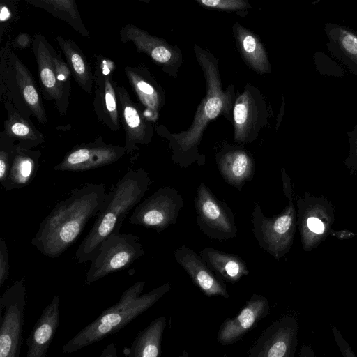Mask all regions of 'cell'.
<instances>
[{"label":"cell","mask_w":357,"mask_h":357,"mask_svg":"<svg viewBox=\"0 0 357 357\" xmlns=\"http://www.w3.org/2000/svg\"><path fill=\"white\" fill-rule=\"evenodd\" d=\"M297 226L303 249L311 252L328 236L335 221V208L326 197L305 192L297 197Z\"/></svg>","instance_id":"52a82bcc"},{"label":"cell","mask_w":357,"mask_h":357,"mask_svg":"<svg viewBox=\"0 0 357 357\" xmlns=\"http://www.w3.org/2000/svg\"><path fill=\"white\" fill-rule=\"evenodd\" d=\"M14 6L11 2H2L0 6V38H1L5 28L13 19Z\"/></svg>","instance_id":"e575fe53"},{"label":"cell","mask_w":357,"mask_h":357,"mask_svg":"<svg viewBox=\"0 0 357 357\" xmlns=\"http://www.w3.org/2000/svg\"><path fill=\"white\" fill-rule=\"evenodd\" d=\"M183 206V199L178 190L162 187L137 205L129 221L161 232L176 223Z\"/></svg>","instance_id":"7c38bea8"},{"label":"cell","mask_w":357,"mask_h":357,"mask_svg":"<svg viewBox=\"0 0 357 357\" xmlns=\"http://www.w3.org/2000/svg\"><path fill=\"white\" fill-rule=\"evenodd\" d=\"M298 357H317L310 345L304 344L300 349Z\"/></svg>","instance_id":"f35d334b"},{"label":"cell","mask_w":357,"mask_h":357,"mask_svg":"<svg viewBox=\"0 0 357 357\" xmlns=\"http://www.w3.org/2000/svg\"><path fill=\"white\" fill-rule=\"evenodd\" d=\"M1 101L9 102L20 112L39 123H47V116L40 92L31 72L12 50L10 45L0 53Z\"/></svg>","instance_id":"5b68a950"},{"label":"cell","mask_w":357,"mask_h":357,"mask_svg":"<svg viewBox=\"0 0 357 357\" xmlns=\"http://www.w3.org/2000/svg\"><path fill=\"white\" fill-rule=\"evenodd\" d=\"M223 357H227L226 356H223Z\"/></svg>","instance_id":"60d3db41"},{"label":"cell","mask_w":357,"mask_h":357,"mask_svg":"<svg viewBox=\"0 0 357 357\" xmlns=\"http://www.w3.org/2000/svg\"><path fill=\"white\" fill-rule=\"evenodd\" d=\"M194 205L197 225L206 237L225 241L236 236L237 228L231 208L202 182L197 188Z\"/></svg>","instance_id":"8fae6325"},{"label":"cell","mask_w":357,"mask_h":357,"mask_svg":"<svg viewBox=\"0 0 357 357\" xmlns=\"http://www.w3.org/2000/svg\"><path fill=\"white\" fill-rule=\"evenodd\" d=\"M195 57L204 76L206 93L198 105L192 124L187 130L170 133L163 126L155 130L169 141L172 160L176 165L187 168L194 162L204 165L205 156L198 148L204 132L209 122L222 115L233 121V108L236 96L233 85L223 90L218 68L219 60L209 51L194 45Z\"/></svg>","instance_id":"6da1fadb"},{"label":"cell","mask_w":357,"mask_h":357,"mask_svg":"<svg viewBox=\"0 0 357 357\" xmlns=\"http://www.w3.org/2000/svg\"><path fill=\"white\" fill-rule=\"evenodd\" d=\"M56 41L75 82L85 93L91 94L93 88V73L84 52L71 39L57 36Z\"/></svg>","instance_id":"83f0119b"},{"label":"cell","mask_w":357,"mask_h":357,"mask_svg":"<svg viewBox=\"0 0 357 357\" xmlns=\"http://www.w3.org/2000/svg\"><path fill=\"white\" fill-rule=\"evenodd\" d=\"M201 6L222 10L237 11L250 8L245 0H197Z\"/></svg>","instance_id":"1f68e13d"},{"label":"cell","mask_w":357,"mask_h":357,"mask_svg":"<svg viewBox=\"0 0 357 357\" xmlns=\"http://www.w3.org/2000/svg\"><path fill=\"white\" fill-rule=\"evenodd\" d=\"M32 40V51L43 96L47 100L52 101L58 112L64 116L68 110L70 97L59 82L55 61L56 51L41 33H36Z\"/></svg>","instance_id":"2e32d148"},{"label":"cell","mask_w":357,"mask_h":357,"mask_svg":"<svg viewBox=\"0 0 357 357\" xmlns=\"http://www.w3.org/2000/svg\"><path fill=\"white\" fill-rule=\"evenodd\" d=\"M357 235V234H354L352 231L348 230H342V231H333L331 236H334L338 239H346L350 238L353 236Z\"/></svg>","instance_id":"74e56055"},{"label":"cell","mask_w":357,"mask_h":357,"mask_svg":"<svg viewBox=\"0 0 357 357\" xmlns=\"http://www.w3.org/2000/svg\"><path fill=\"white\" fill-rule=\"evenodd\" d=\"M282 189L289 204L273 217H266L258 203L252 213V233L259 246L276 260H280L291 248L297 226L296 210L291 179L285 169H281Z\"/></svg>","instance_id":"8992f818"},{"label":"cell","mask_w":357,"mask_h":357,"mask_svg":"<svg viewBox=\"0 0 357 357\" xmlns=\"http://www.w3.org/2000/svg\"><path fill=\"white\" fill-rule=\"evenodd\" d=\"M272 111L264 96L247 83L233 108L234 139L238 144L252 143L267 125Z\"/></svg>","instance_id":"30bf717a"},{"label":"cell","mask_w":357,"mask_h":357,"mask_svg":"<svg viewBox=\"0 0 357 357\" xmlns=\"http://www.w3.org/2000/svg\"><path fill=\"white\" fill-rule=\"evenodd\" d=\"M213 272L222 280L236 283L249 274L245 261L238 255L206 248L199 252Z\"/></svg>","instance_id":"4316f807"},{"label":"cell","mask_w":357,"mask_h":357,"mask_svg":"<svg viewBox=\"0 0 357 357\" xmlns=\"http://www.w3.org/2000/svg\"><path fill=\"white\" fill-rule=\"evenodd\" d=\"M270 310L269 301L266 296L253 294L236 317L222 323L217 334V342L221 346L234 344L264 319Z\"/></svg>","instance_id":"d6986e66"},{"label":"cell","mask_w":357,"mask_h":357,"mask_svg":"<svg viewBox=\"0 0 357 357\" xmlns=\"http://www.w3.org/2000/svg\"><path fill=\"white\" fill-rule=\"evenodd\" d=\"M298 321L286 314L267 326L250 347L247 357H294Z\"/></svg>","instance_id":"9a60e30c"},{"label":"cell","mask_w":357,"mask_h":357,"mask_svg":"<svg viewBox=\"0 0 357 357\" xmlns=\"http://www.w3.org/2000/svg\"><path fill=\"white\" fill-rule=\"evenodd\" d=\"M215 161L223 179L240 192L246 181L254 177L255 160L245 149L227 146L216 154Z\"/></svg>","instance_id":"7402d4cb"},{"label":"cell","mask_w":357,"mask_h":357,"mask_svg":"<svg viewBox=\"0 0 357 357\" xmlns=\"http://www.w3.org/2000/svg\"><path fill=\"white\" fill-rule=\"evenodd\" d=\"M124 73L146 118L155 122L165 105V93L151 73L144 65L125 66Z\"/></svg>","instance_id":"ffe728a7"},{"label":"cell","mask_w":357,"mask_h":357,"mask_svg":"<svg viewBox=\"0 0 357 357\" xmlns=\"http://www.w3.org/2000/svg\"><path fill=\"white\" fill-rule=\"evenodd\" d=\"M178 357H189V351L188 350L183 351Z\"/></svg>","instance_id":"ab89813d"},{"label":"cell","mask_w":357,"mask_h":357,"mask_svg":"<svg viewBox=\"0 0 357 357\" xmlns=\"http://www.w3.org/2000/svg\"><path fill=\"white\" fill-rule=\"evenodd\" d=\"M7 118L0 135L15 144L17 147L33 149L44 142L45 136L33 125L31 119L20 112L9 102H3Z\"/></svg>","instance_id":"cb8c5ba5"},{"label":"cell","mask_w":357,"mask_h":357,"mask_svg":"<svg viewBox=\"0 0 357 357\" xmlns=\"http://www.w3.org/2000/svg\"><path fill=\"white\" fill-rule=\"evenodd\" d=\"M166 325V317L160 316L140 331L129 348L128 357H160Z\"/></svg>","instance_id":"f1b7e54d"},{"label":"cell","mask_w":357,"mask_h":357,"mask_svg":"<svg viewBox=\"0 0 357 357\" xmlns=\"http://www.w3.org/2000/svg\"><path fill=\"white\" fill-rule=\"evenodd\" d=\"M119 36L122 43H132L138 52L149 56L165 73L174 78L177 77L183 63L182 52L177 45L169 44L165 39L131 24L123 26Z\"/></svg>","instance_id":"5bb4252c"},{"label":"cell","mask_w":357,"mask_h":357,"mask_svg":"<svg viewBox=\"0 0 357 357\" xmlns=\"http://www.w3.org/2000/svg\"><path fill=\"white\" fill-rule=\"evenodd\" d=\"M41 151L17 147L10 162L8 174L2 187L8 191L29 185L35 178L39 167Z\"/></svg>","instance_id":"484cf974"},{"label":"cell","mask_w":357,"mask_h":357,"mask_svg":"<svg viewBox=\"0 0 357 357\" xmlns=\"http://www.w3.org/2000/svg\"><path fill=\"white\" fill-rule=\"evenodd\" d=\"M15 145L10 140L0 135V183H6Z\"/></svg>","instance_id":"4dcf8cb0"},{"label":"cell","mask_w":357,"mask_h":357,"mask_svg":"<svg viewBox=\"0 0 357 357\" xmlns=\"http://www.w3.org/2000/svg\"><path fill=\"white\" fill-rule=\"evenodd\" d=\"M115 63L110 59L98 54L96 56L93 72V109L100 123L112 131L120 129L116 88L114 79Z\"/></svg>","instance_id":"4fadbf2b"},{"label":"cell","mask_w":357,"mask_h":357,"mask_svg":"<svg viewBox=\"0 0 357 357\" xmlns=\"http://www.w3.org/2000/svg\"><path fill=\"white\" fill-rule=\"evenodd\" d=\"M99 357H118L116 347L114 342L109 344L102 351Z\"/></svg>","instance_id":"8d00e7d4"},{"label":"cell","mask_w":357,"mask_h":357,"mask_svg":"<svg viewBox=\"0 0 357 357\" xmlns=\"http://www.w3.org/2000/svg\"><path fill=\"white\" fill-rule=\"evenodd\" d=\"M139 238L131 234H116L109 236L100 245L91 261L85 279L91 284L103 277L129 267L144 255Z\"/></svg>","instance_id":"ba28073f"},{"label":"cell","mask_w":357,"mask_h":357,"mask_svg":"<svg viewBox=\"0 0 357 357\" xmlns=\"http://www.w3.org/2000/svg\"><path fill=\"white\" fill-rule=\"evenodd\" d=\"M174 256L177 263L204 295L208 297H229L222 280L208 266L199 254L183 245L175 250Z\"/></svg>","instance_id":"44dd1931"},{"label":"cell","mask_w":357,"mask_h":357,"mask_svg":"<svg viewBox=\"0 0 357 357\" xmlns=\"http://www.w3.org/2000/svg\"><path fill=\"white\" fill-rule=\"evenodd\" d=\"M150 184L151 178L142 167L128 170L112 185L89 232L75 252L78 263L91 261L101 244L111 235L119 234L126 217L141 202Z\"/></svg>","instance_id":"3957f363"},{"label":"cell","mask_w":357,"mask_h":357,"mask_svg":"<svg viewBox=\"0 0 357 357\" xmlns=\"http://www.w3.org/2000/svg\"><path fill=\"white\" fill-rule=\"evenodd\" d=\"M26 1L31 6L43 9L53 17L68 23L82 36H90L74 0H27Z\"/></svg>","instance_id":"f546056e"},{"label":"cell","mask_w":357,"mask_h":357,"mask_svg":"<svg viewBox=\"0 0 357 357\" xmlns=\"http://www.w3.org/2000/svg\"><path fill=\"white\" fill-rule=\"evenodd\" d=\"M126 153L124 146L104 142L101 135L88 142L75 146L66 153L54 169L82 172L111 165Z\"/></svg>","instance_id":"e0dca14e"},{"label":"cell","mask_w":357,"mask_h":357,"mask_svg":"<svg viewBox=\"0 0 357 357\" xmlns=\"http://www.w3.org/2000/svg\"><path fill=\"white\" fill-rule=\"evenodd\" d=\"M60 298L54 295L44 308L26 340L25 357H46L60 321Z\"/></svg>","instance_id":"603a6c76"},{"label":"cell","mask_w":357,"mask_h":357,"mask_svg":"<svg viewBox=\"0 0 357 357\" xmlns=\"http://www.w3.org/2000/svg\"><path fill=\"white\" fill-rule=\"evenodd\" d=\"M106 194L102 183H85L74 189L40 222L31 244L46 257L60 256L76 241L88 222L98 215Z\"/></svg>","instance_id":"7a4b0ae2"},{"label":"cell","mask_w":357,"mask_h":357,"mask_svg":"<svg viewBox=\"0 0 357 357\" xmlns=\"http://www.w3.org/2000/svg\"><path fill=\"white\" fill-rule=\"evenodd\" d=\"M331 331L334 340L342 357H357L350 344L345 340L335 325H332Z\"/></svg>","instance_id":"d6a6232c"},{"label":"cell","mask_w":357,"mask_h":357,"mask_svg":"<svg viewBox=\"0 0 357 357\" xmlns=\"http://www.w3.org/2000/svg\"><path fill=\"white\" fill-rule=\"evenodd\" d=\"M232 31L236 47L245 63L258 74L271 72L266 50L260 38L239 22H235Z\"/></svg>","instance_id":"d4e9b609"},{"label":"cell","mask_w":357,"mask_h":357,"mask_svg":"<svg viewBox=\"0 0 357 357\" xmlns=\"http://www.w3.org/2000/svg\"><path fill=\"white\" fill-rule=\"evenodd\" d=\"M120 123L126 133L124 148L126 153L139 149V145L149 144L153 136V122L144 113L142 106L135 102L126 89L118 84L116 88Z\"/></svg>","instance_id":"ac0fdd59"},{"label":"cell","mask_w":357,"mask_h":357,"mask_svg":"<svg viewBox=\"0 0 357 357\" xmlns=\"http://www.w3.org/2000/svg\"><path fill=\"white\" fill-rule=\"evenodd\" d=\"M9 275L8 248L5 241L0 240V287L7 280Z\"/></svg>","instance_id":"836d02e7"},{"label":"cell","mask_w":357,"mask_h":357,"mask_svg":"<svg viewBox=\"0 0 357 357\" xmlns=\"http://www.w3.org/2000/svg\"><path fill=\"white\" fill-rule=\"evenodd\" d=\"M144 285V281H137L127 289L116 304L102 311L68 340L62 352H75L116 333L151 307L171 289V284L165 283L142 294Z\"/></svg>","instance_id":"277c9868"},{"label":"cell","mask_w":357,"mask_h":357,"mask_svg":"<svg viewBox=\"0 0 357 357\" xmlns=\"http://www.w3.org/2000/svg\"><path fill=\"white\" fill-rule=\"evenodd\" d=\"M31 40V38L28 33H22L15 38L13 46L20 49L25 48L30 45Z\"/></svg>","instance_id":"d590c367"},{"label":"cell","mask_w":357,"mask_h":357,"mask_svg":"<svg viewBox=\"0 0 357 357\" xmlns=\"http://www.w3.org/2000/svg\"><path fill=\"white\" fill-rule=\"evenodd\" d=\"M26 287L15 281L0 298V357H19L22 340Z\"/></svg>","instance_id":"9c48e42d"}]
</instances>
